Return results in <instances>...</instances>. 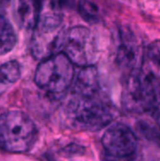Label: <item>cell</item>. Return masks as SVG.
<instances>
[{"instance_id": "obj_1", "label": "cell", "mask_w": 160, "mask_h": 161, "mask_svg": "<svg viewBox=\"0 0 160 161\" xmlns=\"http://www.w3.org/2000/svg\"><path fill=\"white\" fill-rule=\"evenodd\" d=\"M69 125L79 131H98L112 123L114 110L111 105L99 97L74 94L65 108Z\"/></svg>"}, {"instance_id": "obj_2", "label": "cell", "mask_w": 160, "mask_h": 161, "mask_svg": "<svg viewBox=\"0 0 160 161\" xmlns=\"http://www.w3.org/2000/svg\"><path fill=\"white\" fill-rule=\"evenodd\" d=\"M122 103L131 113H154L160 105V79L153 73L140 68L129 72L123 90Z\"/></svg>"}, {"instance_id": "obj_3", "label": "cell", "mask_w": 160, "mask_h": 161, "mask_svg": "<svg viewBox=\"0 0 160 161\" xmlns=\"http://www.w3.org/2000/svg\"><path fill=\"white\" fill-rule=\"evenodd\" d=\"M38 140L34 122L23 111L8 110L0 115V149L12 154L29 152Z\"/></svg>"}, {"instance_id": "obj_4", "label": "cell", "mask_w": 160, "mask_h": 161, "mask_svg": "<svg viewBox=\"0 0 160 161\" xmlns=\"http://www.w3.org/2000/svg\"><path fill=\"white\" fill-rule=\"evenodd\" d=\"M74 74L73 62L63 52H58L41 60L34 80L37 86L49 95L60 97L71 88Z\"/></svg>"}, {"instance_id": "obj_5", "label": "cell", "mask_w": 160, "mask_h": 161, "mask_svg": "<svg viewBox=\"0 0 160 161\" xmlns=\"http://www.w3.org/2000/svg\"><path fill=\"white\" fill-rule=\"evenodd\" d=\"M30 52L37 60H42L61 52L65 29L60 14L49 11L39 15L32 27Z\"/></svg>"}, {"instance_id": "obj_6", "label": "cell", "mask_w": 160, "mask_h": 161, "mask_svg": "<svg viewBox=\"0 0 160 161\" xmlns=\"http://www.w3.org/2000/svg\"><path fill=\"white\" fill-rule=\"evenodd\" d=\"M61 52L77 67L92 65L96 60L97 49L91 31L81 25L71 27L65 33Z\"/></svg>"}, {"instance_id": "obj_7", "label": "cell", "mask_w": 160, "mask_h": 161, "mask_svg": "<svg viewBox=\"0 0 160 161\" xmlns=\"http://www.w3.org/2000/svg\"><path fill=\"white\" fill-rule=\"evenodd\" d=\"M103 147L110 158L126 159L132 158L138 149V138L133 130L122 123L113 124L104 133Z\"/></svg>"}, {"instance_id": "obj_8", "label": "cell", "mask_w": 160, "mask_h": 161, "mask_svg": "<svg viewBox=\"0 0 160 161\" xmlns=\"http://www.w3.org/2000/svg\"><path fill=\"white\" fill-rule=\"evenodd\" d=\"M80 70L74 74L72 84L73 94L81 96H93L99 94L100 84L97 68L92 65L79 67Z\"/></svg>"}, {"instance_id": "obj_9", "label": "cell", "mask_w": 160, "mask_h": 161, "mask_svg": "<svg viewBox=\"0 0 160 161\" xmlns=\"http://www.w3.org/2000/svg\"><path fill=\"white\" fill-rule=\"evenodd\" d=\"M139 58V45L134 35L124 30L121 32V42L118 48L117 60L119 65L129 72L138 69L137 62Z\"/></svg>"}, {"instance_id": "obj_10", "label": "cell", "mask_w": 160, "mask_h": 161, "mask_svg": "<svg viewBox=\"0 0 160 161\" xmlns=\"http://www.w3.org/2000/svg\"><path fill=\"white\" fill-rule=\"evenodd\" d=\"M21 77V67L16 60L0 65V95L12 87Z\"/></svg>"}, {"instance_id": "obj_11", "label": "cell", "mask_w": 160, "mask_h": 161, "mask_svg": "<svg viewBox=\"0 0 160 161\" xmlns=\"http://www.w3.org/2000/svg\"><path fill=\"white\" fill-rule=\"evenodd\" d=\"M17 42L14 28L5 14L0 11V56L10 52Z\"/></svg>"}, {"instance_id": "obj_12", "label": "cell", "mask_w": 160, "mask_h": 161, "mask_svg": "<svg viewBox=\"0 0 160 161\" xmlns=\"http://www.w3.org/2000/svg\"><path fill=\"white\" fill-rule=\"evenodd\" d=\"M78 9H79V13L85 20L89 22H92L97 19L98 8L93 3L88 0H80L78 4Z\"/></svg>"}, {"instance_id": "obj_13", "label": "cell", "mask_w": 160, "mask_h": 161, "mask_svg": "<svg viewBox=\"0 0 160 161\" xmlns=\"http://www.w3.org/2000/svg\"><path fill=\"white\" fill-rule=\"evenodd\" d=\"M147 56L151 62L160 70V40L151 42L147 49Z\"/></svg>"}, {"instance_id": "obj_14", "label": "cell", "mask_w": 160, "mask_h": 161, "mask_svg": "<svg viewBox=\"0 0 160 161\" xmlns=\"http://www.w3.org/2000/svg\"><path fill=\"white\" fill-rule=\"evenodd\" d=\"M155 118H156V123L157 124L158 127L160 128V105L157 107V108L154 111Z\"/></svg>"}]
</instances>
